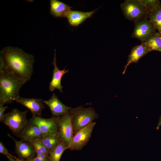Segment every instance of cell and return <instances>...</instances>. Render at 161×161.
I'll list each match as a JSON object with an SVG mask.
<instances>
[{
	"instance_id": "cell-1",
	"label": "cell",
	"mask_w": 161,
	"mask_h": 161,
	"mask_svg": "<svg viewBox=\"0 0 161 161\" xmlns=\"http://www.w3.org/2000/svg\"><path fill=\"white\" fill-rule=\"evenodd\" d=\"M0 69L12 74L27 82L33 73L34 56L22 49L7 47L0 53Z\"/></svg>"
},
{
	"instance_id": "cell-2",
	"label": "cell",
	"mask_w": 161,
	"mask_h": 161,
	"mask_svg": "<svg viewBox=\"0 0 161 161\" xmlns=\"http://www.w3.org/2000/svg\"><path fill=\"white\" fill-rule=\"evenodd\" d=\"M27 82L20 78L0 69V105L10 103L20 96L19 91Z\"/></svg>"
},
{
	"instance_id": "cell-3",
	"label": "cell",
	"mask_w": 161,
	"mask_h": 161,
	"mask_svg": "<svg viewBox=\"0 0 161 161\" xmlns=\"http://www.w3.org/2000/svg\"><path fill=\"white\" fill-rule=\"evenodd\" d=\"M73 136L98 118V115L92 107L80 106L72 109L69 112Z\"/></svg>"
},
{
	"instance_id": "cell-4",
	"label": "cell",
	"mask_w": 161,
	"mask_h": 161,
	"mask_svg": "<svg viewBox=\"0 0 161 161\" xmlns=\"http://www.w3.org/2000/svg\"><path fill=\"white\" fill-rule=\"evenodd\" d=\"M28 110L21 111L16 109L4 114L1 121L7 125L12 132L18 137L27 124L28 121L27 118Z\"/></svg>"
},
{
	"instance_id": "cell-5",
	"label": "cell",
	"mask_w": 161,
	"mask_h": 161,
	"mask_svg": "<svg viewBox=\"0 0 161 161\" xmlns=\"http://www.w3.org/2000/svg\"><path fill=\"white\" fill-rule=\"evenodd\" d=\"M120 7L126 18L131 21L148 18V13L140 0H126L121 4Z\"/></svg>"
},
{
	"instance_id": "cell-6",
	"label": "cell",
	"mask_w": 161,
	"mask_h": 161,
	"mask_svg": "<svg viewBox=\"0 0 161 161\" xmlns=\"http://www.w3.org/2000/svg\"><path fill=\"white\" fill-rule=\"evenodd\" d=\"M96 124L95 122H92L78 131L73 136L67 149L72 151L81 150L89 141Z\"/></svg>"
},
{
	"instance_id": "cell-7",
	"label": "cell",
	"mask_w": 161,
	"mask_h": 161,
	"mask_svg": "<svg viewBox=\"0 0 161 161\" xmlns=\"http://www.w3.org/2000/svg\"><path fill=\"white\" fill-rule=\"evenodd\" d=\"M134 30L131 35L144 42L156 32V28L152 23L147 18H144L134 22Z\"/></svg>"
},
{
	"instance_id": "cell-8",
	"label": "cell",
	"mask_w": 161,
	"mask_h": 161,
	"mask_svg": "<svg viewBox=\"0 0 161 161\" xmlns=\"http://www.w3.org/2000/svg\"><path fill=\"white\" fill-rule=\"evenodd\" d=\"M57 135L68 148L73 136V128L69 112L59 116L58 121Z\"/></svg>"
},
{
	"instance_id": "cell-9",
	"label": "cell",
	"mask_w": 161,
	"mask_h": 161,
	"mask_svg": "<svg viewBox=\"0 0 161 161\" xmlns=\"http://www.w3.org/2000/svg\"><path fill=\"white\" fill-rule=\"evenodd\" d=\"M59 117L44 118L39 116L32 115L29 120L38 126L44 136L47 135H57Z\"/></svg>"
},
{
	"instance_id": "cell-10",
	"label": "cell",
	"mask_w": 161,
	"mask_h": 161,
	"mask_svg": "<svg viewBox=\"0 0 161 161\" xmlns=\"http://www.w3.org/2000/svg\"><path fill=\"white\" fill-rule=\"evenodd\" d=\"M18 137L22 142L31 143L36 140H42L44 136L38 126L29 120Z\"/></svg>"
},
{
	"instance_id": "cell-11",
	"label": "cell",
	"mask_w": 161,
	"mask_h": 161,
	"mask_svg": "<svg viewBox=\"0 0 161 161\" xmlns=\"http://www.w3.org/2000/svg\"><path fill=\"white\" fill-rule=\"evenodd\" d=\"M7 135L14 141L15 151L18 159L28 160L35 157L36 154L31 143L17 141L9 134Z\"/></svg>"
},
{
	"instance_id": "cell-12",
	"label": "cell",
	"mask_w": 161,
	"mask_h": 161,
	"mask_svg": "<svg viewBox=\"0 0 161 161\" xmlns=\"http://www.w3.org/2000/svg\"><path fill=\"white\" fill-rule=\"evenodd\" d=\"M50 110L52 116L58 117L69 112L72 109L63 103L58 98L55 93L48 100H43Z\"/></svg>"
},
{
	"instance_id": "cell-13",
	"label": "cell",
	"mask_w": 161,
	"mask_h": 161,
	"mask_svg": "<svg viewBox=\"0 0 161 161\" xmlns=\"http://www.w3.org/2000/svg\"><path fill=\"white\" fill-rule=\"evenodd\" d=\"M27 107L31 112L33 115L40 116L45 107L43 103L42 99L26 98L20 96L14 100Z\"/></svg>"
},
{
	"instance_id": "cell-14",
	"label": "cell",
	"mask_w": 161,
	"mask_h": 161,
	"mask_svg": "<svg viewBox=\"0 0 161 161\" xmlns=\"http://www.w3.org/2000/svg\"><path fill=\"white\" fill-rule=\"evenodd\" d=\"M54 56L52 63L54 68L53 70L52 79L49 83V89L50 91L53 92L55 89H57L61 92L62 93L63 87L61 85L62 78L64 74L68 72L69 70H65V68L62 70H60L58 69L56 64L55 49L54 50Z\"/></svg>"
},
{
	"instance_id": "cell-15",
	"label": "cell",
	"mask_w": 161,
	"mask_h": 161,
	"mask_svg": "<svg viewBox=\"0 0 161 161\" xmlns=\"http://www.w3.org/2000/svg\"><path fill=\"white\" fill-rule=\"evenodd\" d=\"M149 52L143 42L140 44L133 47L128 56L127 63L124 67L123 74H124L128 66L132 63H137L142 57Z\"/></svg>"
},
{
	"instance_id": "cell-16",
	"label": "cell",
	"mask_w": 161,
	"mask_h": 161,
	"mask_svg": "<svg viewBox=\"0 0 161 161\" xmlns=\"http://www.w3.org/2000/svg\"><path fill=\"white\" fill-rule=\"evenodd\" d=\"M50 13L57 18L66 17L71 7L64 3L57 0H51Z\"/></svg>"
},
{
	"instance_id": "cell-17",
	"label": "cell",
	"mask_w": 161,
	"mask_h": 161,
	"mask_svg": "<svg viewBox=\"0 0 161 161\" xmlns=\"http://www.w3.org/2000/svg\"><path fill=\"white\" fill-rule=\"evenodd\" d=\"M97 9L92 11L83 12L71 10L68 13L67 18L69 24L73 26H76L81 24L87 18L90 17Z\"/></svg>"
},
{
	"instance_id": "cell-18",
	"label": "cell",
	"mask_w": 161,
	"mask_h": 161,
	"mask_svg": "<svg viewBox=\"0 0 161 161\" xmlns=\"http://www.w3.org/2000/svg\"><path fill=\"white\" fill-rule=\"evenodd\" d=\"M149 52L154 50L161 52V34L155 32L143 42Z\"/></svg>"
},
{
	"instance_id": "cell-19",
	"label": "cell",
	"mask_w": 161,
	"mask_h": 161,
	"mask_svg": "<svg viewBox=\"0 0 161 161\" xmlns=\"http://www.w3.org/2000/svg\"><path fill=\"white\" fill-rule=\"evenodd\" d=\"M67 147L64 142L61 140L58 144L49 152L50 161H59L64 151Z\"/></svg>"
},
{
	"instance_id": "cell-20",
	"label": "cell",
	"mask_w": 161,
	"mask_h": 161,
	"mask_svg": "<svg viewBox=\"0 0 161 161\" xmlns=\"http://www.w3.org/2000/svg\"><path fill=\"white\" fill-rule=\"evenodd\" d=\"M148 18L161 34V4L157 9L149 13Z\"/></svg>"
},
{
	"instance_id": "cell-21",
	"label": "cell",
	"mask_w": 161,
	"mask_h": 161,
	"mask_svg": "<svg viewBox=\"0 0 161 161\" xmlns=\"http://www.w3.org/2000/svg\"><path fill=\"white\" fill-rule=\"evenodd\" d=\"M43 143L50 152L61 140L57 135H47L44 136L42 140Z\"/></svg>"
},
{
	"instance_id": "cell-22",
	"label": "cell",
	"mask_w": 161,
	"mask_h": 161,
	"mask_svg": "<svg viewBox=\"0 0 161 161\" xmlns=\"http://www.w3.org/2000/svg\"><path fill=\"white\" fill-rule=\"evenodd\" d=\"M31 143L34 148L37 155L42 154H49V152L44 144L42 140H36Z\"/></svg>"
},
{
	"instance_id": "cell-23",
	"label": "cell",
	"mask_w": 161,
	"mask_h": 161,
	"mask_svg": "<svg viewBox=\"0 0 161 161\" xmlns=\"http://www.w3.org/2000/svg\"><path fill=\"white\" fill-rule=\"evenodd\" d=\"M142 4L146 9L149 13L157 9L161 4L158 0H140Z\"/></svg>"
},
{
	"instance_id": "cell-24",
	"label": "cell",
	"mask_w": 161,
	"mask_h": 161,
	"mask_svg": "<svg viewBox=\"0 0 161 161\" xmlns=\"http://www.w3.org/2000/svg\"><path fill=\"white\" fill-rule=\"evenodd\" d=\"M0 153L3 154L6 156L8 157H10L14 158L16 160H18V158L10 154L8 151L7 149L5 147L3 143L1 142H0Z\"/></svg>"
},
{
	"instance_id": "cell-25",
	"label": "cell",
	"mask_w": 161,
	"mask_h": 161,
	"mask_svg": "<svg viewBox=\"0 0 161 161\" xmlns=\"http://www.w3.org/2000/svg\"><path fill=\"white\" fill-rule=\"evenodd\" d=\"M33 161H47L49 160V154H42L37 156L32 159Z\"/></svg>"
},
{
	"instance_id": "cell-26",
	"label": "cell",
	"mask_w": 161,
	"mask_h": 161,
	"mask_svg": "<svg viewBox=\"0 0 161 161\" xmlns=\"http://www.w3.org/2000/svg\"><path fill=\"white\" fill-rule=\"evenodd\" d=\"M7 106H4L0 105V121H1L2 119L4 112L7 109Z\"/></svg>"
},
{
	"instance_id": "cell-27",
	"label": "cell",
	"mask_w": 161,
	"mask_h": 161,
	"mask_svg": "<svg viewBox=\"0 0 161 161\" xmlns=\"http://www.w3.org/2000/svg\"><path fill=\"white\" fill-rule=\"evenodd\" d=\"M161 126V115L160 117L158 123L156 127V129L157 130H158L160 126Z\"/></svg>"
},
{
	"instance_id": "cell-28",
	"label": "cell",
	"mask_w": 161,
	"mask_h": 161,
	"mask_svg": "<svg viewBox=\"0 0 161 161\" xmlns=\"http://www.w3.org/2000/svg\"><path fill=\"white\" fill-rule=\"evenodd\" d=\"M9 160V161H19V159L16 160L14 158L11 157H7Z\"/></svg>"
},
{
	"instance_id": "cell-29",
	"label": "cell",
	"mask_w": 161,
	"mask_h": 161,
	"mask_svg": "<svg viewBox=\"0 0 161 161\" xmlns=\"http://www.w3.org/2000/svg\"><path fill=\"white\" fill-rule=\"evenodd\" d=\"M19 161H33L32 159L30 160H22L19 159Z\"/></svg>"
},
{
	"instance_id": "cell-30",
	"label": "cell",
	"mask_w": 161,
	"mask_h": 161,
	"mask_svg": "<svg viewBox=\"0 0 161 161\" xmlns=\"http://www.w3.org/2000/svg\"><path fill=\"white\" fill-rule=\"evenodd\" d=\"M47 161H50L49 160H47Z\"/></svg>"
}]
</instances>
